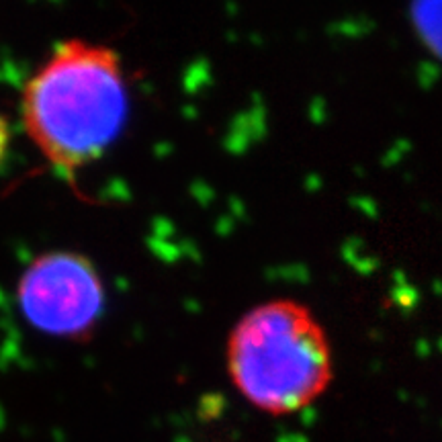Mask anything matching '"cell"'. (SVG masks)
Returning <instances> with one entry per match:
<instances>
[{
    "instance_id": "obj_1",
    "label": "cell",
    "mask_w": 442,
    "mask_h": 442,
    "mask_svg": "<svg viewBox=\"0 0 442 442\" xmlns=\"http://www.w3.org/2000/svg\"><path fill=\"white\" fill-rule=\"evenodd\" d=\"M127 117V80L115 49L66 39L23 89V123L43 158L68 178L97 162Z\"/></svg>"
},
{
    "instance_id": "obj_2",
    "label": "cell",
    "mask_w": 442,
    "mask_h": 442,
    "mask_svg": "<svg viewBox=\"0 0 442 442\" xmlns=\"http://www.w3.org/2000/svg\"><path fill=\"white\" fill-rule=\"evenodd\" d=\"M225 360L240 395L275 418L312 408L334 381L326 328L295 299H270L244 314L229 334Z\"/></svg>"
},
{
    "instance_id": "obj_3",
    "label": "cell",
    "mask_w": 442,
    "mask_h": 442,
    "mask_svg": "<svg viewBox=\"0 0 442 442\" xmlns=\"http://www.w3.org/2000/svg\"><path fill=\"white\" fill-rule=\"evenodd\" d=\"M16 299L23 316L37 330L82 338L99 322L105 291L91 260L76 252H49L23 272Z\"/></svg>"
},
{
    "instance_id": "obj_4",
    "label": "cell",
    "mask_w": 442,
    "mask_h": 442,
    "mask_svg": "<svg viewBox=\"0 0 442 442\" xmlns=\"http://www.w3.org/2000/svg\"><path fill=\"white\" fill-rule=\"evenodd\" d=\"M420 14H424L420 19L428 39L442 47V0H424Z\"/></svg>"
},
{
    "instance_id": "obj_5",
    "label": "cell",
    "mask_w": 442,
    "mask_h": 442,
    "mask_svg": "<svg viewBox=\"0 0 442 442\" xmlns=\"http://www.w3.org/2000/svg\"><path fill=\"white\" fill-rule=\"evenodd\" d=\"M6 148H8V125H6V119L0 115V162L4 160Z\"/></svg>"
}]
</instances>
